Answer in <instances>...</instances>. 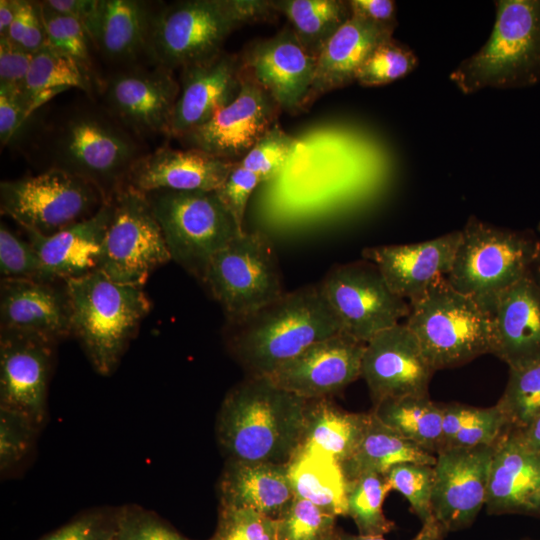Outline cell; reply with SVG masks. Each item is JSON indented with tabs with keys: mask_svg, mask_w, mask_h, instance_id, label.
<instances>
[{
	"mask_svg": "<svg viewBox=\"0 0 540 540\" xmlns=\"http://www.w3.org/2000/svg\"><path fill=\"white\" fill-rule=\"evenodd\" d=\"M342 331L319 282L285 292L249 314L226 319L223 338L246 377H268L308 346Z\"/></svg>",
	"mask_w": 540,
	"mask_h": 540,
	"instance_id": "obj_1",
	"label": "cell"
},
{
	"mask_svg": "<svg viewBox=\"0 0 540 540\" xmlns=\"http://www.w3.org/2000/svg\"><path fill=\"white\" fill-rule=\"evenodd\" d=\"M306 404L269 377H246L221 403L217 442L227 459L287 466L299 448Z\"/></svg>",
	"mask_w": 540,
	"mask_h": 540,
	"instance_id": "obj_2",
	"label": "cell"
},
{
	"mask_svg": "<svg viewBox=\"0 0 540 540\" xmlns=\"http://www.w3.org/2000/svg\"><path fill=\"white\" fill-rule=\"evenodd\" d=\"M48 168L92 184L105 203L125 186L133 164L145 154L140 139L104 107H76L47 132Z\"/></svg>",
	"mask_w": 540,
	"mask_h": 540,
	"instance_id": "obj_3",
	"label": "cell"
},
{
	"mask_svg": "<svg viewBox=\"0 0 540 540\" xmlns=\"http://www.w3.org/2000/svg\"><path fill=\"white\" fill-rule=\"evenodd\" d=\"M72 336L93 369L110 376L151 308L143 287L115 282L99 271L65 281Z\"/></svg>",
	"mask_w": 540,
	"mask_h": 540,
	"instance_id": "obj_4",
	"label": "cell"
},
{
	"mask_svg": "<svg viewBox=\"0 0 540 540\" xmlns=\"http://www.w3.org/2000/svg\"><path fill=\"white\" fill-rule=\"evenodd\" d=\"M486 43L449 78L464 94L515 89L540 81V0H498Z\"/></svg>",
	"mask_w": 540,
	"mask_h": 540,
	"instance_id": "obj_5",
	"label": "cell"
},
{
	"mask_svg": "<svg viewBox=\"0 0 540 540\" xmlns=\"http://www.w3.org/2000/svg\"><path fill=\"white\" fill-rule=\"evenodd\" d=\"M539 251L540 240L533 235L471 216L446 279L491 315L499 297L529 273Z\"/></svg>",
	"mask_w": 540,
	"mask_h": 540,
	"instance_id": "obj_6",
	"label": "cell"
},
{
	"mask_svg": "<svg viewBox=\"0 0 540 540\" xmlns=\"http://www.w3.org/2000/svg\"><path fill=\"white\" fill-rule=\"evenodd\" d=\"M405 325L434 370L463 365L492 350V317L446 277L409 302Z\"/></svg>",
	"mask_w": 540,
	"mask_h": 540,
	"instance_id": "obj_7",
	"label": "cell"
},
{
	"mask_svg": "<svg viewBox=\"0 0 540 540\" xmlns=\"http://www.w3.org/2000/svg\"><path fill=\"white\" fill-rule=\"evenodd\" d=\"M146 196L171 260L200 282L212 257L243 233L215 191L160 190Z\"/></svg>",
	"mask_w": 540,
	"mask_h": 540,
	"instance_id": "obj_8",
	"label": "cell"
},
{
	"mask_svg": "<svg viewBox=\"0 0 540 540\" xmlns=\"http://www.w3.org/2000/svg\"><path fill=\"white\" fill-rule=\"evenodd\" d=\"M242 25L233 0H184L156 9L147 58L172 71L222 52Z\"/></svg>",
	"mask_w": 540,
	"mask_h": 540,
	"instance_id": "obj_9",
	"label": "cell"
},
{
	"mask_svg": "<svg viewBox=\"0 0 540 540\" xmlns=\"http://www.w3.org/2000/svg\"><path fill=\"white\" fill-rule=\"evenodd\" d=\"M201 283L226 319L256 311L285 293L277 256L261 232L244 231L221 248Z\"/></svg>",
	"mask_w": 540,
	"mask_h": 540,
	"instance_id": "obj_10",
	"label": "cell"
},
{
	"mask_svg": "<svg viewBox=\"0 0 540 540\" xmlns=\"http://www.w3.org/2000/svg\"><path fill=\"white\" fill-rule=\"evenodd\" d=\"M103 204L92 184L57 168L0 183L1 213L44 236L88 218Z\"/></svg>",
	"mask_w": 540,
	"mask_h": 540,
	"instance_id": "obj_11",
	"label": "cell"
},
{
	"mask_svg": "<svg viewBox=\"0 0 540 540\" xmlns=\"http://www.w3.org/2000/svg\"><path fill=\"white\" fill-rule=\"evenodd\" d=\"M111 202L98 271L115 282L143 287L155 269L171 261L161 226L144 193L124 186Z\"/></svg>",
	"mask_w": 540,
	"mask_h": 540,
	"instance_id": "obj_12",
	"label": "cell"
},
{
	"mask_svg": "<svg viewBox=\"0 0 540 540\" xmlns=\"http://www.w3.org/2000/svg\"><path fill=\"white\" fill-rule=\"evenodd\" d=\"M320 284L343 332L364 343L399 324L410 311L409 302L365 259L334 265Z\"/></svg>",
	"mask_w": 540,
	"mask_h": 540,
	"instance_id": "obj_13",
	"label": "cell"
},
{
	"mask_svg": "<svg viewBox=\"0 0 540 540\" xmlns=\"http://www.w3.org/2000/svg\"><path fill=\"white\" fill-rule=\"evenodd\" d=\"M179 93L174 71L136 64L117 71L104 84V108L139 139L169 137Z\"/></svg>",
	"mask_w": 540,
	"mask_h": 540,
	"instance_id": "obj_14",
	"label": "cell"
},
{
	"mask_svg": "<svg viewBox=\"0 0 540 540\" xmlns=\"http://www.w3.org/2000/svg\"><path fill=\"white\" fill-rule=\"evenodd\" d=\"M56 343L37 334L0 331V408L16 411L42 430Z\"/></svg>",
	"mask_w": 540,
	"mask_h": 540,
	"instance_id": "obj_15",
	"label": "cell"
},
{
	"mask_svg": "<svg viewBox=\"0 0 540 540\" xmlns=\"http://www.w3.org/2000/svg\"><path fill=\"white\" fill-rule=\"evenodd\" d=\"M239 95L208 122L179 140L221 159L239 162L277 123L282 112L272 96L242 68Z\"/></svg>",
	"mask_w": 540,
	"mask_h": 540,
	"instance_id": "obj_16",
	"label": "cell"
},
{
	"mask_svg": "<svg viewBox=\"0 0 540 540\" xmlns=\"http://www.w3.org/2000/svg\"><path fill=\"white\" fill-rule=\"evenodd\" d=\"M238 54L241 68L282 111L294 115L307 109L317 57L301 44L290 25L271 37L249 42Z\"/></svg>",
	"mask_w": 540,
	"mask_h": 540,
	"instance_id": "obj_17",
	"label": "cell"
},
{
	"mask_svg": "<svg viewBox=\"0 0 540 540\" xmlns=\"http://www.w3.org/2000/svg\"><path fill=\"white\" fill-rule=\"evenodd\" d=\"M495 445L437 452L432 510L446 532L469 526L485 505Z\"/></svg>",
	"mask_w": 540,
	"mask_h": 540,
	"instance_id": "obj_18",
	"label": "cell"
},
{
	"mask_svg": "<svg viewBox=\"0 0 540 540\" xmlns=\"http://www.w3.org/2000/svg\"><path fill=\"white\" fill-rule=\"evenodd\" d=\"M434 372L416 336L405 323L378 333L366 343L361 377L373 405L405 396H428Z\"/></svg>",
	"mask_w": 540,
	"mask_h": 540,
	"instance_id": "obj_19",
	"label": "cell"
},
{
	"mask_svg": "<svg viewBox=\"0 0 540 540\" xmlns=\"http://www.w3.org/2000/svg\"><path fill=\"white\" fill-rule=\"evenodd\" d=\"M365 346L342 331L308 346L268 377L307 400L331 397L361 377Z\"/></svg>",
	"mask_w": 540,
	"mask_h": 540,
	"instance_id": "obj_20",
	"label": "cell"
},
{
	"mask_svg": "<svg viewBox=\"0 0 540 540\" xmlns=\"http://www.w3.org/2000/svg\"><path fill=\"white\" fill-rule=\"evenodd\" d=\"M180 93L169 137L180 139L208 122L239 95L242 83L238 53L225 50L180 70Z\"/></svg>",
	"mask_w": 540,
	"mask_h": 540,
	"instance_id": "obj_21",
	"label": "cell"
},
{
	"mask_svg": "<svg viewBox=\"0 0 540 540\" xmlns=\"http://www.w3.org/2000/svg\"><path fill=\"white\" fill-rule=\"evenodd\" d=\"M460 238L461 230L452 231L417 243L366 247L362 256L378 267L394 293L411 302L447 277Z\"/></svg>",
	"mask_w": 540,
	"mask_h": 540,
	"instance_id": "obj_22",
	"label": "cell"
},
{
	"mask_svg": "<svg viewBox=\"0 0 540 540\" xmlns=\"http://www.w3.org/2000/svg\"><path fill=\"white\" fill-rule=\"evenodd\" d=\"M235 164L195 148L162 146L133 164L125 186L144 194L160 190L216 191Z\"/></svg>",
	"mask_w": 540,
	"mask_h": 540,
	"instance_id": "obj_23",
	"label": "cell"
},
{
	"mask_svg": "<svg viewBox=\"0 0 540 540\" xmlns=\"http://www.w3.org/2000/svg\"><path fill=\"white\" fill-rule=\"evenodd\" d=\"M1 329L40 335L54 343L72 335L65 281L1 279Z\"/></svg>",
	"mask_w": 540,
	"mask_h": 540,
	"instance_id": "obj_24",
	"label": "cell"
},
{
	"mask_svg": "<svg viewBox=\"0 0 540 540\" xmlns=\"http://www.w3.org/2000/svg\"><path fill=\"white\" fill-rule=\"evenodd\" d=\"M491 317V354L509 370L540 361V288L530 272L499 297Z\"/></svg>",
	"mask_w": 540,
	"mask_h": 540,
	"instance_id": "obj_25",
	"label": "cell"
},
{
	"mask_svg": "<svg viewBox=\"0 0 540 540\" xmlns=\"http://www.w3.org/2000/svg\"><path fill=\"white\" fill-rule=\"evenodd\" d=\"M112 211V202L105 203L88 218L49 236L25 231L54 280L66 281L98 271Z\"/></svg>",
	"mask_w": 540,
	"mask_h": 540,
	"instance_id": "obj_26",
	"label": "cell"
},
{
	"mask_svg": "<svg viewBox=\"0 0 540 540\" xmlns=\"http://www.w3.org/2000/svg\"><path fill=\"white\" fill-rule=\"evenodd\" d=\"M156 9L140 0H98L85 25L102 56L126 67L146 56Z\"/></svg>",
	"mask_w": 540,
	"mask_h": 540,
	"instance_id": "obj_27",
	"label": "cell"
},
{
	"mask_svg": "<svg viewBox=\"0 0 540 540\" xmlns=\"http://www.w3.org/2000/svg\"><path fill=\"white\" fill-rule=\"evenodd\" d=\"M394 31L359 17L351 18L326 43L317 58L306 108L330 91L356 82L357 73L368 55Z\"/></svg>",
	"mask_w": 540,
	"mask_h": 540,
	"instance_id": "obj_28",
	"label": "cell"
},
{
	"mask_svg": "<svg viewBox=\"0 0 540 540\" xmlns=\"http://www.w3.org/2000/svg\"><path fill=\"white\" fill-rule=\"evenodd\" d=\"M219 507L252 509L274 519L295 494L287 466L227 459L217 485Z\"/></svg>",
	"mask_w": 540,
	"mask_h": 540,
	"instance_id": "obj_29",
	"label": "cell"
},
{
	"mask_svg": "<svg viewBox=\"0 0 540 540\" xmlns=\"http://www.w3.org/2000/svg\"><path fill=\"white\" fill-rule=\"evenodd\" d=\"M539 487L540 452L509 427L495 445L485 505L491 513L525 512Z\"/></svg>",
	"mask_w": 540,
	"mask_h": 540,
	"instance_id": "obj_30",
	"label": "cell"
},
{
	"mask_svg": "<svg viewBox=\"0 0 540 540\" xmlns=\"http://www.w3.org/2000/svg\"><path fill=\"white\" fill-rule=\"evenodd\" d=\"M369 418L370 412L344 410L331 397L309 399L298 450L320 452L341 464L358 446Z\"/></svg>",
	"mask_w": 540,
	"mask_h": 540,
	"instance_id": "obj_31",
	"label": "cell"
},
{
	"mask_svg": "<svg viewBox=\"0 0 540 540\" xmlns=\"http://www.w3.org/2000/svg\"><path fill=\"white\" fill-rule=\"evenodd\" d=\"M370 412L363 436L354 452L341 463L346 481L362 474L385 475L392 467L413 462L434 465L436 455L388 427Z\"/></svg>",
	"mask_w": 540,
	"mask_h": 540,
	"instance_id": "obj_32",
	"label": "cell"
},
{
	"mask_svg": "<svg viewBox=\"0 0 540 540\" xmlns=\"http://www.w3.org/2000/svg\"><path fill=\"white\" fill-rule=\"evenodd\" d=\"M287 474L296 496L335 515H347V481L341 465L315 451L298 450L287 464Z\"/></svg>",
	"mask_w": 540,
	"mask_h": 540,
	"instance_id": "obj_33",
	"label": "cell"
},
{
	"mask_svg": "<svg viewBox=\"0 0 540 540\" xmlns=\"http://www.w3.org/2000/svg\"><path fill=\"white\" fill-rule=\"evenodd\" d=\"M371 412L407 440L433 453L441 448L443 405L429 396H405L381 401Z\"/></svg>",
	"mask_w": 540,
	"mask_h": 540,
	"instance_id": "obj_34",
	"label": "cell"
},
{
	"mask_svg": "<svg viewBox=\"0 0 540 540\" xmlns=\"http://www.w3.org/2000/svg\"><path fill=\"white\" fill-rule=\"evenodd\" d=\"M284 15L301 44L315 57L332 36L351 18L346 0H272Z\"/></svg>",
	"mask_w": 540,
	"mask_h": 540,
	"instance_id": "obj_35",
	"label": "cell"
},
{
	"mask_svg": "<svg viewBox=\"0 0 540 540\" xmlns=\"http://www.w3.org/2000/svg\"><path fill=\"white\" fill-rule=\"evenodd\" d=\"M92 74L78 61L46 45L33 55L23 87L28 95L32 112L54 95L69 88L89 94Z\"/></svg>",
	"mask_w": 540,
	"mask_h": 540,
	"instance_id": "obj_36",
	"label": "cell"
},
{
	"mask_svg": "<svg viewBox=\"0 0 540 540\" xmlns=\"http://www.w3.org/2000/svg\"><path fill=\"white\" fill-rule=\"evenodd\" d=\"M442 405L440 450L494 445L509 428L508 420L497 404L486 408L460 403Z\"/></svg>",
	"mask_w": 540,
	"mask_h": 540,
	"instance_id": "obj_37",
	"label": "cell"
},
{
	"mask_svg": "<svg viewBox=\"0 0 540 540\" xmlns=\"http://www.w3.org/2000/svg\"><path fill=\"white\" fill-rule=\"evenodd\" d=\"M390 490L385 476L376 473L347 481V515L355 522L359 535L383 536L394 528L382 508Z\"/></svg>",
	"mask_w": 540,
	"mask_h": 540,
	"instance_id": "obj_38",
	"label": "cell"
},
{
	"mask_svg": "<svg viewBox=\"0 0 540 540\" xmlns=\"http://www.w3.org/2000/svg\"><path fill=\"white\" fill-rule=\"evenodd\" d=\"M337 516L295 495L276 518L277 540H337Z\"/></svg>",
	"mask_w": 540,
	"mask_h": 540,
	"instance_id": "obj_39",
	"label": "cell"
},
{
	"mask_svg": "<svg viewBox=\"0 0 540 540\" xmlns=\"http://www.w3.org/2000/svg\"><path fill=\"white\" fill-rule=\"evenodd\" d=\"M497 405L511 428L524 427L540 415V361L509 370L506 388Z\"/></svg>",
	"mask_w": 540,
	"mask_h": 540,
	"instance_id": "obj_40",
	"label": "cell"
},
{
	"mask_svg": "<svg viewBox=\"0 0 540 540\" xmlns=\"http://www.w3.org/2000/svg\"><path fill=\"white\" fill-rule=\"evenodd\" d=\"M414 51L393 37L380 43L361 65L356 82L364 87H377L401 79L418 66Z\"/></svg>",
	"mask_w": 540,
	"mask_h": 540,
	"instance_id": "obj_41",
	"label": "cell"
},
{
	"mask_svg": "<svg viewBox=\"0 0 540 540\" xmlns=\"http://www.w3.org/2000/svg\"><path fill=\"white\" fill-rule=\"evenodd\" d=\"M40 431L26 416L0 408L1 478L12 476L27 462Z\"/></svg>",
	"mask_w": 540,
	"mask_h": 540,
	"instance_id": "obj_42",
	"label": "cell"
},
{
	"mask_svg": "<svg viewBox=\"0 0 540 540\" xmlns=\"http://www.w3.org/2000/svg\"><path fill=\"white\" fill-rule=\"evenodd\" d=\"M433 466L413 462L401 463L384 475L391 490L398 491L407 499L422 523L433 517Z\"/></svg>",
	"mask_w": 540,
	"mask_h": 540,
	"instance_id": "obj_43",
	"label": "cell"
},
{
	"mask_svg": "<svg viewBox=\"0 0 540 540\" xmlns=\"http://www.w3.org/2000/svg\"><path fill=\"white\" fill-rule=\"evenodd\" d=\"M298 140L275 123L239 163L257 174L262 182L276 178L294 152Z\"/></svg>",
	"mask_w": 540,
	"mask_h": 540,
	"instance_id": "obj_44",
	"label": "cell"
},
{
	"mask_svg": "<svg viewBox=\"0 0 540 540\" xmlns=\"http://www.w3.org/2000/svg\"><path fill=\"white\" fill-rule=\"evenodd\" d=\"M1 279L54 280L28 239H22L4 223L0 225Z\"/></svg>",
	"mask_w": 540,
	"mask_h": 540,
	"instance_id": "obj_45",
	"label": "cell"
},
{
	"mask_svg": "<svg viewBox=\"0 0 540 540\" xmlns=\"http://www.w3.org/2000/svg\"><path fill=\"white\" fill-rule=\"evenodd\" d=\"M39 3L47 32V45L71 56L93 74L89 49L91 41L83 24L51 10L44 2Z\"/></svg>",
	"mask_w": 540,
	"mask_h": 540,
	"instance_id": "obj_46",
	"label": "cell"
},
{
	"mask_svg": "<svg viewBox=\"0 0 540 540\" xmlns=\"http://www.w3.org/2000/svg\"><path fill=\"white\" fill-rule=\"evenodd\" d=\"M120 506H96L83 510L38 540H114Z\"/></svg>",
	"mask_w": 540,
	"mask_h": 540,
	"instance_id": "obj_47",
	"label": "cell"
},
{
	"mask_svg": "<svg viewBox=\"0 0 540 540\" xmlns=\"http://www.w3.org/2000/svg\"><path fill=\"white\" fill-rule=\"evenodd\" d=\"M209 540H277L276 519L252 509L219 507Z\"/></svg>",
	"mask_w": 540,
	"mask_h": 540,
	"instance_id": "obj_48",
	"label": "cell"
},
{
	"mask_svg": "<svg viewBox=\"0 0 540 540\" xmlns=\"http://www.w3.org/2000/svg\"><path fill=\"white\" fill-rule=\"evenodd\" d=\"M114 540H192L179 533L156 512L138 504L120 506Z\"/></svg>",
	"mask_w": 540,
	"mask_h": 540,
	"instance_id": "obj_49",
	"label": "cell"
},
{
	"mask_svg": "<svg viewBox=\"0 0 540 540\" xmlns=\"http://www.w3.org/2000/svg\"><path fill=\"white\" fill-rule=\"evenodd\" d=\"M261 182L257 174L236 162L225 182L215 191L242 232L245 231L244 216L248 200Z\"/></svg>",
	"mask_w": 540,
	"mask_h": 540,
	"instance_id": "obj_50",
	"label": "cell"
},
{
	"mask_svg": "<svg viewBox=\"0 0 540 540\" xmlns=\"http://www.w3.org/2000/svg\"><path fill=\"white\" fill-rule=\"evenodd\" d=\"M23 84H0V140L7 145L32 114Z\"/></svg>",
	"mask_w": 540,
	"mask_h": 540,
	"instance_id": "obj_51",
	"label": "cell"
},
{
	"mask_svg": "<svg viewBox=\"0 0 540 540\" xmlns=\"http://www.w3.org/2000/svg\"><path fill=\"white\" fill-rule=\"evenodd\" d=\"M34 53L0 37V84H24Z\"/></svg>",
	"mask_w": 540,
	"mask_h": 540,
	"instance_id": "obj_52",
	"label": "cell"
},
{
	"mask_svg": "<svg viewBox=\"0 0 540 540\" xmlns=\"http://www.w3.org/2000/svg\"><path fill=\"white\" fill-rule=\"evenodd\" d=\"M352 16L392 31L398 25L396 3L392 0H349Z\"/></svg>",
	"mask_w": 540,
	"mask_h": 540,
	"instance_id": "obj_53",
	"label": "cell"
},
{
	"mask_svg": "<svg viewBox=\"0 0 540 540\" xmlns=\"http://www.w3.org/2000/svg\"><path fill=\"white\" fill-rule=\"evenodd\" d=\"M47 43V32L40 3L33 2V9L19 45L30 53H36L45 47Z\"/></svg>",
	"mask_w": 540,
	"mask_h": 540,
	"instance_id": "obj_54",
	"label": "cell"
},
{
	"mask_svg": "<svg viewBox=\"0 0 540 540\" xmlns=\"http://www.w3.org/2000/svg\"><path fill=\"white\" fill-rule=\"evenodd\" d=\"M43 2L51 10L75 18L85 27L97 6L98 0H47Z\"/></svg>",
	"mask_w": 540,
	"mask_h": 540,
	"instance_id": "obj_55",
	"label": "cell"
},
{
	"mask_svg": "<svg viewBox=\"0 0 540 540\" xmlns=\"http://www.w3.org/2000/svg\"><path fill=\"white\" fill-rule=\"evenodd\" d=\"M445 529L433 516L422 523L420 531L411 540H443ZM337 540H385L383 536L350 535L339 532Z\"/></svg>",
	"mask_w": 540,
	"mask_h": 540,
	"instance_id": "obj_56",
	"label": "cell"
},
{
	"mask_svg": "<svg viewBox=\"0 0 540 540\" xmlns=\"http://www.w3.org/2000/svg\"><path fill=\"white\" fill-rule=\"evenodd\" d=\"M32 9H33V2L20 0L17 13L9 28L8 35L5 37H8L14 43H17V44L20 43L23 37L25 28L27 26Z\"/></svg>",
	"mask_w": 540,
	"mask_h": 540,
	"instance_id": "obj_57",
	"label": "cell"
},
{
	"mask_svg": "<svg viewBox=\"0 0 540 540\" xmlns=\"http://www.w3.org/2000/svg\"><path fill=\"white\" fill-rule=\"evenodd\" d=\"M514 429L526 445L540 452V415L533 418L524 427Z\"/></svg>",
	"mask_w": 540,
	"mask_h": 540,
	"instance_id": "obj_58",
	"label": "cell"
},
{
	"mask_svg": "<svg viewBox=\"0 0 540 540\" xmlns=\"http://www.w3.org/2000/svg\"><path fill=\"white\" fill-rule=\"evenodd\" d=\"M20 0L0 1V37L8 35L9 28L17 13Z\"/></svg>",
	"mask_w": 540,
	"mask_h": 540,
	"instance_id": "obj_59",
	"label": "cell"
},
{
	"mask_svg": "<svg viewBox=\"0 0 540 540\" xmlns=\"http://www.w3.org/2000/svg\"><path fill=\"white\" fill-rule=\"evenodd\" d=\"M525 512L540 513V487L529 498Z\"/></svg>",
	"mask_w": 540,
	"mask_h": 540,
	"instance_id": "obj_60",
	"label": "cell"
},
{
	"mask_svg": "<svg viewBox=\"0 0 540 540\" xmlns=\"http://www.w3.org/2000/svg\"><path fill=\"white\" fill-rule=\"evenodd\" d=\"M530 275L540 288V251L530 267Z\"/></svg>",
	"mask_w": 540,
	"mask_h": 540,
	"instance_id": "obj_61",
	"label": "cell"
},
{
	"mask_svg": "<svg viewBox=\"0 0 540 540\" xmlns=\"http://www.w3.org/2000/svg\"><path fill=\"white\" fill-rule=\"evenodd\" d=\"M538 231L540 232V223H539V225H538Z\"/></svg>",
	"mask_w": 540,
	"mask_h": 540,
	"instance_id": "obj_62",
	"label": "cell"
}]
</instances>
